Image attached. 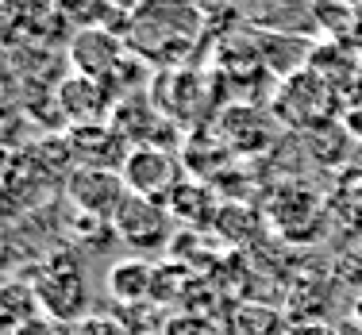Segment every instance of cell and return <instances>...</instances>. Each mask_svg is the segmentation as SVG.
I'll list each match as a JSON object with an SVG mask.
<instances>
[{
	"instance_id": "1",
	"label": "cell",
	"mask_w": 362,
	"mask_h": 335,
	"mask_svg": "<svg viewBox=\"0 0 362 335\" xmlns=\"http://www.w3.org/2000/svg\"><path fill=\"white\" fill-rule=\"evenodd\" d=\"M31 289L39 297V312L54 324H77L89 316V281H85L81 262L74 259L70 247L50 251L39 266H31L28 274Z\"/></svg>"
},
{
	"instance_id": "2",
	"label": "cell",
	"mask_w": 362,
	"mask_h": 335,
	"mask_svg": "<svg viewBox=\"0 0 362 335\" xmlns=\"http://www.w3.org/2000/svg\"><path fill=\"white\" fill-rule=\"evenodd\" d=\"M112 228H116L119 243L132 247V254H143V259L162 251L166 243H174V216H170V208L158 201H146V196H135V193H127V201L119 204Z\"/></svg>"
},
{
	"instance_id": "3",
	"label": "cell",
	"mask_w": 362,
	"mask_h": 335,
	"mask_svg": "<svg viewBox=\"0 0 362 335\" xmlns=\"http://www.w3.org/2000/svg\"><path fill=\"white\" fill-rule=\"evenodd\" d=\"M62 193L66 204L74 212L85 216H100V220H116L119 204L127 201V182L119 170H100V166H74L62 177Z\"/></svg>"
},
{
	"instance_id": "4",
	"label": "cell",
	"mask_w": 362,
	"mask_h": 335,
	"mask_svg": "<svg viewBox=\"0 0 362 335\" xmlns=\"http://www.w3.org/2000/svg\"><path fill=\"white\" fill-rule=\"evenodd\" d=\"M124 182L132 189L135 196H146V201H158V204H170V196H174V189L185 182V170H181V162L174 158V151L170 147H151V143H143V147H132L124 162Z\"/></svg>"
},
{
	"instance_id": "5",
	"label": "cell",
	"mask_w": 362,
	"mask_h": 335,
	"mask_svg": "<svg viewBox=\"0 0 362 335\" xmlns=\"http://www.w3.org/2000/svg\"><path fill=\"white\" fill-rule=\"evenodd\" d=\"M124 62V39L112 28H81L70 39V66L74 74L93 77V81L105 85L112 74Z\"/></svg>"
},
{
	"instance_id": "6",
	"label": "cell",
	"mask_w": 362,
	"mask_h": 335,
	"mask_svg": "<svg viewBox=\"0 0 362 335\" xmlns=\"http://www.w3.org/2000/svg\"><path fill=\"white\" fill-rule=\"evenodd\" d=\"M74 147L77 166H100V170H124L127 154H132V143L112 127V119H100V124H85V127H70L66 131Z\"/></svg>"
},
{
	"instance_id": "7",
	"label": "cell",
	"mask_w": 362,
	"mask_h": 335,
	"mask_svg": "<svg viewBox=\"0 0 362 335\" xmlns=\"http://www.w3.org/2000/svg\"><path fill=\"white\" fill-rule=\"evenodd\" d=\"M54 100H58V119H62V127L100 124V119H105V112L112 108V93H108L100 81L81 77V74L58 81Z\"/></svg>"
},
{
	"instance_id": "8",
	"label": "cell",
	"mask_w": 362,
	"mask_h": 335,
	"mask_svg": "<svg viewBox=\"0 0 362 335\" xmlns=\"http://www.w3.org/2000/svg\"><path fill=\"white\" fill-rule=\"evenodd\" d=\"M154 289H158V266L143 254H127V259H116L105 274V293L116 300L119 308H139L154 300Z\"/></svg>"
},
{
	"instance_id": "9",
	"label": "cell",
	"mask_w": 362,
	"mask_h": 335,
	"mask_svg": "<svg viewBox=\"0 0 362 335\" xmlns=\"http://www.w3.org/2000/svg\"><path fill=\"white\" fill-rule=\"evenodd\" d=\"M170 216L174 223H185L189 231H201V228H212V220H216L220 204H216V189L209 182H201V177H189L174 189V196H170Z\"/></svg>"
},
{
	"instance_id": "10",
	"label": "cell",
	"mask_w": 362,
	"mask_h": 335,
	"mask_svg": "<svg viewBox=\"0 0 362 335\" xmlns=\"http://www.w3.org/2000/svg\"><path fill=\"white\" fill-rule=\"evenodd\" d=\"M0 308H4V335L20 331L23 324L39 320V297L31 289V281H20V278H8L4 281V293H0Z\"/></svg>"
},
{
	"instance_id": "11",
	"label": "cell",
	"mask_w": 362,
	"mask_h": 335,
	"mask_svg": "<svg viewBox=\"0 0 362 335\" xmlns=\"http://www.w3.org/2000/svg\"><path fill=\"white\" fill-rule=\"evenodd\" d=\"M66 239H70L77 251H105L108 243H116V228H112V220L74 212V216L66 220Z\"/></svg>"
},
{
	"instance_id": "12",
	"label": "cell",
	"mask_w": 362,
	"mask_h": 335,
	"mask_svg": "<svg viewBox=\"0 0 362 335\" xmlns=\"http://www.w3.org/2000/svg\"><path fill=\"white\" fill-rule=\"evenodd\" d=\"M289 328H281V316L266 305H243L235 312V335H286Z\"/></svg>"
},
{
	"instance_id": "13",
	"label": "cell",
	"mask_w": 362,
	"mask_h": 335,
	"mask_svg": "<svg viewBox=\"0 0 362 335\" xmlns=\"http://www.w3.org/2000/svg\"><path fill=\"white\" fill-rule=\"evenodd\" d=\"M70 335H132V331H127V324L116 312H89L85 320L74 324Z\"/></svg>"
},
{
	"instance_id": "14",
	"label": "cell",
	"mask_w": 362,
	"mask_h": 335,
	"mask_svg": "<svg viewBox=\"0 0 362 335\" xmlns=\"http://www.w3.org/2000/svg\"><path fill=\"white\" fill-rule=\"evenodd\" d=\"M162 335H209V331L201 328L197 316H170L166 328H162Z\"/></svg>"
},
{
	"instance_id": "15",
	"label": "cell",
	"mask_w": 362,
	"mask_h": 335,
	"mask_svg": "<svg viewBox=\"0 0 362 335\" xmlns=\"http://www.w3.org/2000/svg\"><path fill=\"white\" fill-rule=\"evenodd\" d=\"M12 335H70V331H66L62 324H54V320H47V316H39V320L23 324V328L12 331Z\"/></svg>"
},
{
	"instance_id": "16",
	"label": "cell",
	"mask_w": 362,
	"mask_h": 335,
	"mask_svg": "<svg viewBox=\"0 0 362 335\" xmlns=\"http://www.w3.org/2000/svg\"><path fill=\"white\" fill-rule=\"evenodd\" d=\"M286 335H335V328H327L324 320H297Z\"/></svg>"
},
{
	"instance_id": "17",
	"label": "cell",
	"mask_w": 362,
	"mask_h": 335,
	"mask_svg": "<svg viewBox=\"0 0 362 335\" xmlns=\"http://www.w3.org/2000/svg\"><path fill=\"white\" fill-rule=\"evenodd\" d=\"M351 320H355L358 328H362V289L355 293V300H351Z\"/></svg>"
},
{
	"instance_id": "18",
	"label": "cell",
	"mask_w": 362,
	"mask_h": 335,
	"mask_svg": "<svg viewBox=\"0 0 362 335\" xmlns=\"http://www.w3.org/2000/svg\"><path fill=\"white\" fill-rule=\"evenodd\" d=\"M335 335H362V328L355 320H347V324H339V328H335Z\"/></svg>"
}]
</instances>
